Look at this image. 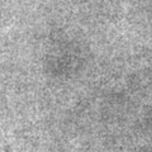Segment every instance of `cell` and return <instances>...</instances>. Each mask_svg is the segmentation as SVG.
I'll list each match as a JSON object with an SVG mask.
<instances>
[{
	"mask_svg": "<svg viewBox=\"0 0 152 152\" xmlns=\"http://www.w3.org/2000/svg\"><path fill=\"white\" fill-rule=\"evenodd\" d=\"M0 152H5V151L3 150V147H1V146H0Z\"/></svg>",
	"mask_w": 152,
	"mask_h": 152,
	"instance_id": "cell-1",
	"label": "cell"
}]
</instances>
